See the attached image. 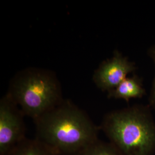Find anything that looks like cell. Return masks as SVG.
I'll return each instance as SVG.
<instances>
[{
	"label": "cell",
	"instance_id": "6da1fadb",
	"mask_svg": "<svg viewBox=\"0 0 155 155\" xmlns=\"http://www.w3.org/2000/svg\"><path fill=\"white\" fill-rule=\"evenodd\" d=\"M36 139L59 155H76L98 139L97 127L86 113L68 101H62L34 120Z\"/></svg>",
	"mask_w": 155,
	"mask_h": 155
},
{
	"label": "cell",
	"instance_id": "7a4b0ae2",
	"mask_svg": "<svg viewBox=\"0 0 155 155\" xmlns=\"http://www.w3.org/2000/svg\"><path fill=\"white\" fill-rule=\"evenodd\" d=\"M100 128L124 155L155 153V122L148 106L134 105L110 112Z\"/></svg>",
	"mask_w": 155,
	"mask_h": 155
},
{
	"label": "cell",
	"instance_id": "3957f363",
	"mask_svg": "<svg viewBox=\"0 0 155 155\" xmlns=\"http://www.w3.org/2000/svg\"><path fill=\"white\" fill-rule=\"evenodd\" d=\"M9 94L24 115L33 120L63 101L58 81L53 74L39 69L20 72L12 81Z\"/></svg>",
	"mask_w": 155,
	"mask_h": 155
},
{
	"label": "cell",
	"instance_id": "277c9868",
	"mask_svg": "<svg viewBox=\"0 0 155 155\" xmlns=\"http://www.w3.org/2000/svg\"><path fill=\"white\" fill-rule=\"evenodd\" d=\"M8 94L0 102V155H9L25 139L22 111Z\"/></svg>",
	"mask_w": 155,
	"mask_h": 155
},
{
	"label": "cell",
	"instance_id": "5b68a950",
	"mask_svg": "<svg viewBox=\"0 0 155 155\" xmlns=\"http://www.w3.org/2000/svg\"><path fill=\"white\" fill-rule=\"evenodd\" d=\"M136 68L133 62L116 51L113 56L103 61L94 72V83L102 91L109 92L116 89L129 73L134 71Z\"/></svg>",
	"mask_w": 155,
	"mask_h": 155
},
{
	"label": "cell",
	"instance_id": "8992f818",
	"mask_svg": "<svg viewBox=\"0 0 155 155\" xmlns=\"http://www.w3.org/2000/svg\"><path fill=\"white\" fill-rule=\"evenodd\" d=\"M146 94L142 81L137 75L127 78L116 89L108 92L109 98L122 99L127 102L132 98H141Z\"/></svg>",
	"mask_w": 155,
	"mask_h": 155
},
{
	"label": "cell",
	"instance_id": "52a82bcc",
	"mask_svg": "<svg viewBox=\"0 0 155 155\" xmlns=\"http://www.w3.org/2000/svg\"><path fill=\"white\" fill-rule=\"evenodd\" d=\"M9 155H59L39 139L25 138Z\"/></svg>",
	"mask_w": 155,
	"mask_h": 155
},
{
	"label": "cell",
	"instance_id": "ba28073f",
	"mask_svg": "<svg viewBox=\"0 0 155 155\" xmlns=\"http://www.w3.org/2000/svg\"><path fill=\"white\" fill-rule=\"evenodd\" d=\"M76 155H124L110 142L106 143L99 139L89 144Z\"/></svg>",
	"mask_w": 155,
	"mask_h": 155
},
{
	"label": "cell",
	"instance_id": "9c48e42d",
	"mask_svg": "<svg viewBox=\"0 0 155 155\" xmlns=\"http://www.w3.org/2000/svg\"><path fill=\"white\" fill-rule=\"evenodd\" d=\"M148 54L150 55V57L152 59L155 66V45L150 48L148 51ZM149 101H150V107H152L155 110V76L153 84H152L151 92L150 94Z\"/></svg>",
	"mask_w": 155,
	"mask_h": 155
}]
</instances>
